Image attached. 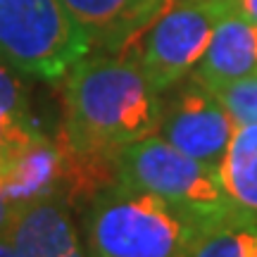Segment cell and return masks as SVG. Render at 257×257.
<instances>
[{
  "label": "cell",
  "mask_w": 257,
  "mask_h": 257,
  "mask_svg": "<svg viewBox=\"0 0 257 257\" xmlns=\"http://www.w3.org/2000/svg\"><path fill=\"white\" fill-rule=\"evenodd\" d=\"M174 88L169 100L162 98V117L155 134L200 165L219 169L238 124L219 98L191 76Z\"/></svg>",
  "instance_id": "8992f818"
},
{
  "label": "cell",
  "mask_w": 257,
  "mask_h": 257,
  "mask_svg": "<svg viewBox=\"0 0 257 257\" xmlns=\"http://www.w3.org/2000/svg\"><path fill=\"white\" fill-rule=\"evenodd\" d=\"M252 74H257V24L231 5L219 19L191 79L214 91Z\"/></svg>",
  "instance_id": "52a82bcc"
},
{
  "label": "cell",
  "mask_w": 257,
  "mask_h": 257,
  "mask_svg": "<svg viewBox=\"0 0 257 257\" xmlns=\"http://www.w3.org/2000/svg\"><path fill=\"white\" fill-rule=\"evenodd\" d=\"M0 257H19L10 238H0Z\"/></svg>",
  "instance_id": "2e32d148"
},
{
  "label": "cell",
  "mask_w": 257,
  "mask_h": 257,
  "mask_svg": "<svg viewBox=\"0 0 257 257\" xmlns=\"http://www.w3.org/2000/svg\"><path fill=\"white\" fill-rule=\"evenodd\" d=\"M8 238L19 257H88L69 205L60 195L24 207Z\"/></svg>",
  "instance_id": "ba28073f"
},
{
  "label": "cell",
  "mask_w": 257,
  "mask_h": 257,
  "mask_svg": "<svg viewBox=\"0 0 257 257\" xmlns=\"http://www.w3.org/2000/svg\"><path fill=\"white\" fill-rule=\"evenodd\" d=\"M91 50L62 0H0V62L10 69L57 81Z\"/></svg>",
  "instance_id": "3957f363"
},
{
  "label": "cell",
  "mask_w": 257,
  "mask_h": 257,
  "mask_svg": "<svg viewBox=\"0 0 257 257\" xmlns=\"http://www.w3.org/2000/svg\"><path fill=\"white\" fill-rule=\"evenodd\" d=\"M236 224H257V124L238 126L217 169Z\"/></svg>",
  "instance_id": "30bf717a"
},
{
  "label": "cell",
  "mask_w": 257,
  "mask_h": 257,
  "mask_svg": "<svg viewBox=\"0 0 257 257\" xmlns=\"http://www.w3.org/2000/svg\"><path fill=\"white\" fill-rule=\"evenodd\" d=\"M231 0H169L143 31L119 50L160 93L186 81L202 60Z\"/></svg>",
  "instance_id": "5b68a950"
},
{
  "label": "cell",
  "mask_w": 257,
  "mask_h": 257,
  "mask_svg": "<svg viewBox=\"0 0 257 257\" xmlns=\"http://www.w3.org/2000/svg\"><path fill=\"white\" fill-rule=\"evenodd\" d=\"M231 5L257 24V0H231Z\"/></svg>",
  "instance_id": "9a60e30c"
},
{
  "label": "cell",
  "mask_w": 257,
  "mask_h": 257,
  "mask_svg": "<svg viewBox=\"0 0 257 257\" xmlns=\"http://www.w3.org/2000/svg\"><path fill=\"white\" fill-rule=\"evenodd\" d=\"M12 72L15 69L0 62V146L24 136L36 126L31 119L29 93Z\"/></svg>",
  "instance_id": "8fae6325"
},
{
  "label": "cell",
  "mask_w": 257,
  "mask_h": 257,
  "mask_svg": "<svg viewBox=\"0 0 257 257\" xmlns=\"http://www.w3.org/2000/svg\"><path fill=\"white\" fill-rule=\"evenodd\" d=\"M62 107L60 146L117 155L157 131L162 93L131 60L95 55L83 57L64 76Z\"/></svg>",
  "instance_id": "6da1fadb"
},
{
  "label": "cell",
  "mask_w": 257,
  "mask_h": 257,
  "mask_svg": "<svg viewBox=\"0 0 257 257\" xmlns=\"http://www.w3.org/2000/svg\"><path fill=\"white\" fill-rule=\"evenodd\" d=\"M212 93L221 100L238 126L257 124V74L219 86Z\"/></svg>",
  "instance_id": "4fadbf2b"
},
{
  "label": "cell",
  "mask_w": 257,
  "mask_h": 257,
  "mask_svg": "<svg viewBox=\"0 0 257 257\" xmlns=\"http://www.w3.org/2000/svg\"><path fill=\"white\" fill-rule=\"evenodd\" d=\"M210 229L155 193L117 181L86 205L83 236L93 257H191Z\"/></svg>",
  "instance_id": "7a4b0ae2"
},
{
  "label": "cell",
  "mask_w": 257,
  "mask_h": 257,
  "mask_svg": "<svg viewBox=\"0 0 257 257\" xmlns=\"http://www.w3.org/2000/svg\"><path fill=\"white\" fill-rule=\"evenodd\" d=\"M119 181L165 198L200 219L210 231L236 224L217 169L184 155L157 134L117 153Z\"/></svg>",
  "instance_id": "277c9868"
},
{
  "label": "cell",
  "mask_w": 257,
  "mask_h": 257,
  "mask_svg": "<svg viewBox=\"0 0 257 257\" xmlns=\"http://www.w3.org/2000/svg\"><path fill=\"white\" fill-rule=\"evenodd\" d=\"M191 257H257V224H229L210 231Z\"/></svg>",
  "instance_id": "7c38bea8"
},
{
  "label": "cell",
  "mask_w": 257,
  "mask_h": 257,
  "mask_svg": "<svg viewBox=\"0 0 257 257\" xmlns=\"http://www.w3.org/2000/svg\"><path fill=\"white\" fill-rule=\"evenodd\" d=\"M88 257H93V255H88Z\"/></svg>",
  "instance_id": "e0dca14e"
},
{
  "label": "cell",
  "mask_w": 257,
  "mask_h": 257,
  "mask_svg": "<svg viewBox=\"0 0 257 257\" xmlns=\"http://www.w3.org/2000/svg\"><path fill=\"white\" fill-rule=\"evenodd\" d=\"M62 5L93 48L121 50L169 0H62Z\"/></svg>",
  "instance_id": "9c48e42d"
},
{
  "label": "cell",
  "mask_w": 257,
  "mask_h": 257,
  "mask_svg": "<svg viewBox=\"0 0 257 257\" xmlns=\"http://www.w3.org/2000/svg\"><path fill=\"white\" fill-rule=\"evenodd\" d=\"M19 212L22 210L10 200L5 188H3V184H0V238H8L10 236V231H12V226H15Z\"/></svg>",
  "instance_id": "5bb4252c"
}]
</instances>
